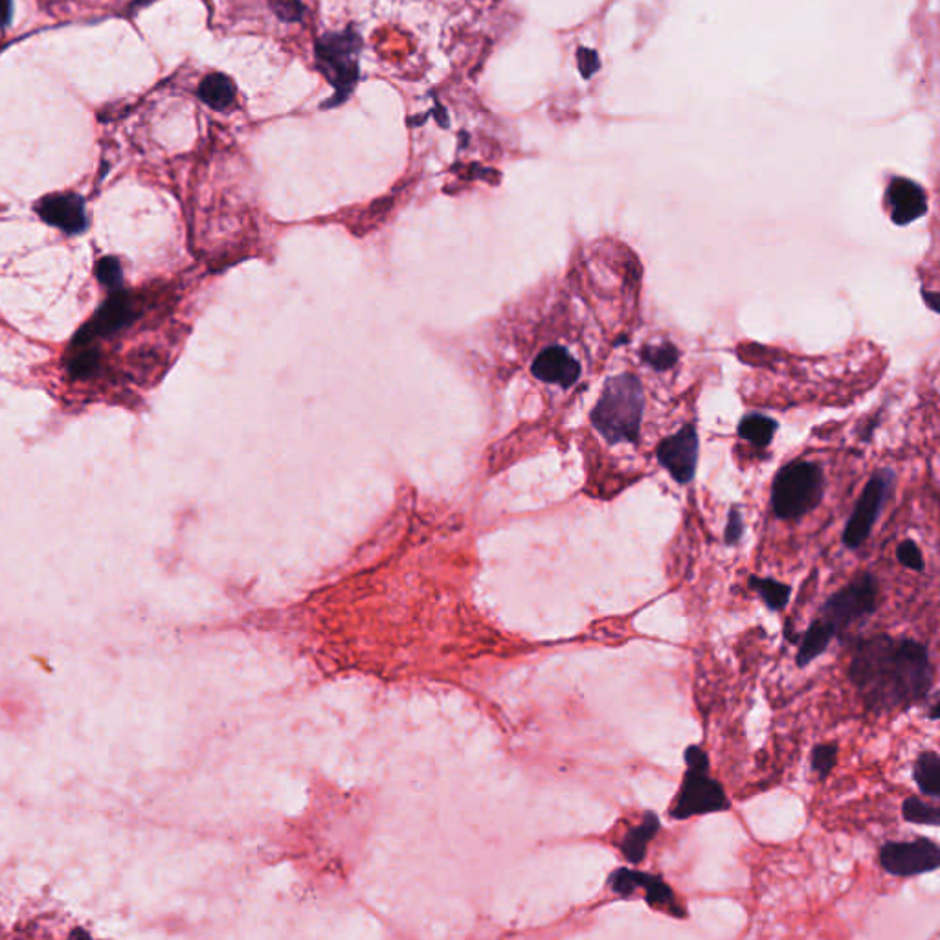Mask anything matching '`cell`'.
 Wrapping results in <instances>:
<instances>
[{"label":"cell","mask_w":940,"mask_h":940,"mask_svg":"<svg viewBox=\"0 0 940 940\" xmlns=\"http://www.w3.org/2000/svg\"><path fill=\"white\" fill-rule=\"evenodd\" d=\"M96 276L100 280L101 285L105 287H111V289H118L122 287V281H124V274H122V265L120 261L116 258H101L96 265Z\"/></svg>","instance_id":"24"},{"label":"cell","mask_w":940,"mask_h":940,"mask_svg":"<svg viewBox=\"0 0 940 940\" xmlns=\"http://www.w3.org/2000/svg\"><path fill=\"white\" fill-rule=\"evenodd\" d=\"M658 459L676 482H691L698 461V436L694 426H683L678 434L663 439L658 447Z\"/></svg>","instance_id":"10"},{"label":"cell","mask_w":940,"mask_h":940,"mask_svg":"<svg viewBox=\"0 0 940 940\" xmlns=\"http://www.w3.org/2000/svg\"><path fill=\"white\" fill-rule=\"evenodd\" d=\"M645 412V392L634 375H617L606 382L592 423L608 443H636Z\"/></svg>","instance_id":"2"},{"label":"cell","mask_w":940,"mask_h":940,"mask_svg":"<svg viewBox=\"0 0 940 940\" xmlns=\"http://www.w3.org/2000/svg\"><path fill=\"white\" fill-rule=\"evenodd\" d=\"M658 830H660V819L654 812H647L643 817V821H641V825L630 830L623 843H621V852H623L625 860L632 863V865H639L643 862V858L647 854V847H649L650 841L654 840V836L658 834Z\"/></svg>","instance_id":"14"},{"label":"cell","mask_w":940,"mask_h":940,"mask_svg":"<svg viewBox=\"0 0 940 940\" xmlns=\"http://www.w3.org/2000/svg\"><path fill=\"white\" fill-rule=\"evenodd\" d=\"M878 601V582L871 573H863L858 579L832 595L823 606V621L832 628L834 636L847 632L852 623L871 616Z\"/></svg>","instance_id":"5"},{"label":"cell","mask_w":940,"mask_h":940,"mask_svg":"<svg viewBox=\"0 0 940 940\" xmlns=\"http://www.w3.org/2000/svg\"><path fill=\"white\" fill-rule=\"evenodd\" d=\"M652 874L641 873V871H634V869H617L610 876L608 884L612 887V891L616 895L623 896V898H628V896L634 895L638 889H645V885L650 880Z\"/></svg>","instance_id":"21"},{"label":"cell","mask_w":940,"mask_h":940,"mask_svg":"<svg viewBox=\"0 0 940 940\" xmlns=\"http://www.w3.org/2000/svg\"><path fill=\"white\" fill-rule=\"evenodd\" d=\"M147 2H151V0H136V4H147Z\"/></svg>","instance_id":"33"},{"label":"cell","mask_w":940,"mask_h":940,"mask_svg":"<svg viewBox=\"0 0 940 940\" xmlns=\"http://www.w3.org/2000/svg\"><path fill=\"white\" fill-rule=\"evenodd\" d=\"M832 638H834V632L823 619L814 621L801 639L799 652H797V665L805 667L810 661L816 660L817 656H821L827 650Z\"/></svg>","instance_id":"15"},{"label":"cell","mask_w":940,"mask_h":940,"mask_svg":"<svg viewBox=\"0 0 940 940\" xmlns=\"http://www.w3.org/2000/svg\"><path fill=\"white\" fill-rule=\"evenodd\" d=\"M135 318V307H133V300L129 298V294L114 292L111 298L96 311L94 318L79 329L78 335L74 338V344L76 346H85V344L92 342L94 338L114 335V333L125 329L127 325L133 324Z\"/></svg>","instance_id":"9"},{"label":"cell","mask_w":940,"mask_h":940,"mask_svg":"<svg viewBox=\"0 0 940 940\" xmlns=\"http://www.w3.org/2000/svg\"><path fill=\"white\" fill-rule=\"evenodd\" d=\"M360 50L362 39L353 28L335 34H325L316 41V68L335 89V94L324 101L322 109H331L346 103L353 89L357 87L360 76Z\"/></svg>","instance_id":"3"},{"label":"cell","mask_w":940,"mask_h":940,"mask_svg":"<svg viewBox=\"0 0 940 940\" xmlns=\"http://www.w3.org/2000/svg\"><path fill=\"white\" fill-rule=\"evenodd\" d=\"M887 204L891 210V219L898 226L913 223L928 212V199L924 190L917 182L902 177L891 180L887 190Z\"/></svg>","instance_id":"12"},{"label":"cell","mask_w":940,"mask_h":940,"mask_svg":"<svg viewBox=\"0 0 940 940\" xmlns=\"http://www.w3.org/2000/svg\"><path fill=\"white\" fill-rule=\"evenodd\" d=\"M645 893H647L645 900L650 907L665 911L672 917H685L683 907L676 904V896L672 893L671 887L663 882L661 876H650L649 882L645 885Z\"/></svg>","instance_id":"19"},{"label":"cell","mask_w":940,"mask_h":940,"mask_svg":"<svg viewBox=\"0 0 940 940\" xmlns=\"http://www.w3.org/2000/svg\"><path fill=\"white\" fill-rule=\"evenodd\" d=\"M531 370L540 381L570 388L581 375V364L564 347L553 346L538 355Z\"/></svg>","instance_id":"13"},{"label":"cell","mask_w":940,"mask_h":940,"mask_svg":"<svg viewBox=\"0 0 940 940\" xmlns=\"http://www.w3.org/2000/svg\"><path fill=\"white\" fill-rule=\"evenodd\" d=\"M777 430V423L761 414L746 415L739 425V434L742 439L750 441L755 447H768Z\"/></svg>","instance_id":"18"},{"label":"cell","mask_w":940,"mask_h":940,"mask_svg":"<svg viewBox=\"0 0 940 940\" xmlns=\"http://www.w3.org/2000/svg\"><path fill=\"white\" fill-rule=\"evenodd\" d=\"M915 781L922 794L940 795V757L937 751H924L915 762Z\"/></svg>","instance_id":"17"},{"label":"cell","mask_w":940,"mask_h":940,"mask_svg":"<svg viewBox=\"0 0 940 940\" xmlns=\"http://www.w3.org/2000/svg\"><path fill=\"white\" fill-rule=\"evenodd\" d=\"M272 12L280 17L283 23H298L302 21L303 4L300 0H269Z\"/></svg>","instance_id":"27"},{"label":"cell","mask_w":940,"mask_h":940,"mask_svg":"<svg viewBox=\"0 0 940 940\" xmlns=\"http://www.w3.org/2000/svg\"><path fill=\"white\" fill-rule=\"evenodd\" d=\"M902 816L907 823H917V825H929L937 827L940 823V812L937 806L928 805L926 801L918 797H907L902 806Z\"/></svg>","instance_id":"22"},{"label":"cell","mask_w":940,"mask_h":940,"mask_svg":"<svg viewBox=\"0 0 940 940\" xmlns=\"http://www.w3.org/2000/svg\"><path fill=\"white\" fill-rule=\"evenodd\" d=\"M199 98L215 111L228 109L235 100V87L232 79L224 74H210L202 79Z\"/></svg>","instance_id":"16"},{"label":"cell","mask_w":940,"mask_h":940,"mask_svg":"<svg viewBox=\"0 0 940 940\" xmlns=\"http://www.w3.org/2000/svg\"><path fill=\"white\" fill-rule=\"evenodd\" d=\"M849 674L867 707L876 711L917 704L933 685L928 647L891 636L862 639L852 652Z\"/></svg>","instance_id":"1"},{"label":"cell","mask_w":940,"mask_h":940,"mask_svg":"<svg viewBox=\"0 0 940 940\" xmlns=\"http://www.w3.org/2000/svg\"><path fill=\"white\" fill-rule=\"evenodd\" d=\"M12 19V0H0V24H8Z\"/></svg>","instance_id":"31"},{"label":"cell","mask_w":940,"mask_h":940,"mask_svg":"<svg viewBox=\"0 0 940 940\" xmlns=\"http://www.w3.org/2000/svg\"><path fill=\"white\" fill-rule=\"evenodd\" d=\"M823 470L812 461H795L786 465L775 478L772 505L781 520H797L823 500Z\"/></svg>","instance_id":"4"},{"label":"cell","mask_w":940,"mask_h":940,"mask_svg":"<svg viewBox=\"0 0 940 940\" xmlns=\"http://www.w3.org/2000/svg\"><path fill=\"white\" fill-rule=\"evenodd\" d=\"M728 797L722 784L709 777V768H691L683 777L682 790L669 814L674 819H689L702 814H713L728 810Z\"/></svg>","instance_id":"6"},{"label":"cell","mask_w":940,"mask_h":940,"mask_svg":"<svg viewBox=\"0 0 940 940\" xmlns=\"http://www.w3.org/2000/svg\"><path fill=\"white\" fill-rule=\"evenodd\" d=\"M750 588L761 595L766 606L775 612L783 610L792 594V588L788 584L773 581V579H762V577H751Z\"/></svg>","instance_id":"20"},{"label":"cell","mask_w":940,"mask_h":940,"mask_svg":"<svg viewBox=\"0 0 940 940\" xmlns=\"http://www.w3.org/2000/svg\"><path fill=\"white\" fill-rule=\"evenodd\" d=\"M744 533V524H742V516H740L739 509H733L729 513V522L728 527H726V544L733 546L739 542L740 537Z\"/></svg>","instance_id":"29"},{"label":"cell","mask_w":940,"mask_h":940,"mask_svg":"<svg viewBox=\"0 0 940 940\" xmlns=\"http://www.w3.org/2000/svg\"><path fill=\"white\" fill-rule=\"evenodd\" d=\"M37 213L45 223L67 234H81L87 228L85 202L74 193L48 195L37 204Z\"/></svg>","instance_id":"11"},{"label":"cell","mask_w":940,"mask_h":940,"mask_svg":"<svg viewBox=\"0 0 940 940\" xmlns=\"http://www.w3.org/2000/svg\"><path fill=\"white\" fill-rule=\"evenodd\" d=\"M940 863L937 843L918 838L915 841H891L880 849V865L895 876L933 873Z\"/></svg>","instance_id":"7"},{"label":"cell","mask_w":940,"mask_h":940,"mask_svg":"<svg viewBox=\"0 0 940 940\" xmlns=\"http://www.w3.org/2000/svg\"><path fill=\"white\" fill-rule=\"evenodd\" d=\"M893 485V472L891 470H882L874 474L873 480L867 483L863 489L862 498L854 507L849 524L845 527L843 533V542L847 548L856 549L862 546L863 542L869 538L873 531L876 518L882 511L887 493Z\"/></svg>","instance_id":"8"},{"label":"cell","mask_w":940,"mask_h":940,"mask_svg":"<svg viewBox=\"0 0 940 940\" xmlns=\"http://www.w3.org/2000/svg\"><path fill=\"white\" fill-rule=\"evenodd\" d=\"M836 757H838V746L836 744H821L812 751V768L816 770L821 777H827L830 770L836 766Z\"/></svg>","instance_id":"25"},{"label":"cell","mask_w":940,"mask_h":940,"mask_svg":"<svg viewBox=\"0 0 940 940\" xmlns=\"http://www.w3.org/2000/svg\"><path fill=\"white\" fill-rule=\"evenodd\" d=\"M643 359L652 366L654 370H669L676 360H678V351L671 344H661V346H647L643 349Z\"/></svg>","instance_id":"23"},{"label":"cell","mask_w":940,"mask_h":940,"mask_svg":"<svg viewBox=\"0 0 940 940\" xmlns=\"http://www.w3.org/2000/svg\"><path fill=\"white\" fill-rule=\"evenodd\" d=\"M685 764L691 768H709L707 753L698 746H689L685 750Z\"/></svg>","instance_id":"30"},{"label":"cell","mask_w":940,"mask_h":940,"mask_svg":"<svg viewBox=\"0 0 940 940\" xmlns=\"http://www.w3.org/2000/svg\"><path fill=\"white\" fill-rule=\"evenodd\" d=\"M898 560L902 566H906L909 570L913 571H922L924 570V559H922V551L918 549L917 544L913 540H906L898 546Z\"/></svg>","instance_id":"28"},{"label":"cell","mask_w":940,"mask_h":940,"mask_svg":"<svg viewBox=\"0 0 940 940\" xmlns=\"http://www.w3.org/2000/svg\"><path fill=\"white\" fill-rule=\"evenodd\" d=\"M929 717H931V720H939V702H935V704H933V707H931V715H929Z\"/></svg>","instance_id":"32"},{"label":"cell","mask_w":940,"mask_h":940,"mask_svg":"<svg viewBox=\"0 0 940 940\" xmlns=\"http://www.w3.org/2000/svg\"><path fill=\"white\" fill-rule=\"evenodd\" d=\"M98 366H100V353L94 351V349H89V351H83L81 355L70 360L68 371H70L72 377L83 379V377H89L94 371L98 370Z\"/></svg>","instance_id":"26"}]
</instances>
